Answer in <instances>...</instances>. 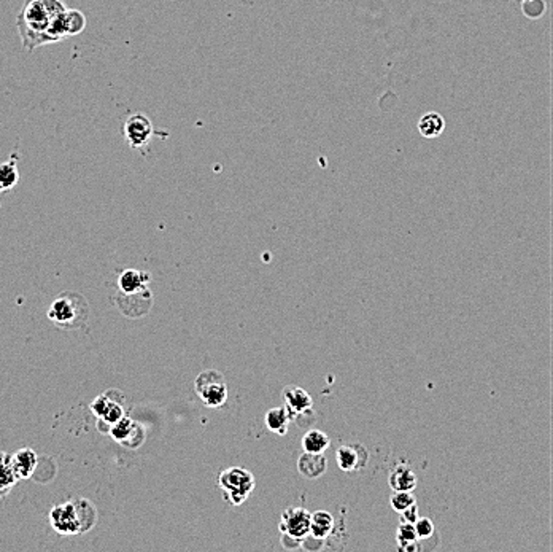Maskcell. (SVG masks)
<instances>
[{"instance_id": "obj_16", "label": "cell", "mask_w": 553, "mask_h": 552, "mask_svg": "<svg viewBox=\"0 0 553 552\" xmlns=\"http://www.w3.org/2000/svg\"><path fill=\"white\" fill-rule=\"evenodd\" d=\"M445 119L440 113L428 112L419 119V130L426 139H436L444 133Z\"/></svg>"}, {"instance_id": "obj_25", "label": "cell", "mask_w": 553, "mask_h": 552, "mask_svg": "<svg viewBox=\"0 0 553 552\" xmlns=\"http://www.w3.org/2000/svg\"><path fill=\"white\" fill-rule=\"evenodd\" d=\"M415 527V533L419 536V540L430 538L431 535L436 533V527L432 524V520L430 518H419L414 524Z\"/></svg>"}, {"instance_id": "obj_27", "label": "cell", "mask_w": 553, "mask_h": 552, "mask_svg": "<svg viewBox=\"0 0 553 552\" xmlns=\"http://www.w3.org/2000/svg\"><path fill=\"white\" fill-rule=\"evenodd\" d=\"M325 541L323 538H318V536L314 535H305L303 540H301V548L305 551H321L325 548Z\"/></svg>"}, {"instance_id": "obj_3", "label": "cell", "mask_w": 553, "mask_h": 552, "mask_svg": "<svg viewBox=\"0 0 553 552\" xmlns=\"http://www.w3.org/2000/svg\"><path fill=\"white\" fill-rule=\"evenodd\" d=\"M255 485V476L240 466H231L220 473V487L223 490V498L233 506L242 505L253 492Z\"/></svg>"}, {"instance_id": "obj_11", "label": "cell", "mask_w": 553, "mask_h": 552, "mask_svg": "<svg viewBox=\"0 0 553 552\" xmlns=\"http://www.w3.org/2000/svg\"><path fill=\"white\" fill-rule=\"evenodd\" d=\"M328 470V460L323 454L304 452L298 460V471L305 479H318Z\"/></svg>"}, {"instance_id": "obj_30", "label": "cell", "mask_w": 553, "mask_h": 552, "mask_svg": "<svg viewBox=\"0 0 553 552\" xmlns=\"http://www.w3.org/2000/svg\"><path fill=\"white\" fill-rule=\"evenodd\" d=\"M3 192H5L3 187H2V185H0V193H3Z\"/></svg>"}, {"instance_id": "obj_29", "label": "cell", "mask_w": 553, "mask_h": 552, "mask_svg": "<svg viewBox=\"0 0 553 552\" xmlns=\"http://www.w3.org/2000/svg\"><path fill=\"white\" fill-rule=\"evenodd\" d=\"M281 546H283L285 549H299L301 540L294 538V536L286 535V533H281Z\"/></svg>"}, {"instance_id": "obj_4", "label": "cell", "mask_w": 553, "mask_h": 552, "mask_svg": "<svg viewBox=\"0 0 553 552\" xmlns=\"http://www.w3.org/2000/svg\"><path fill=\"white\" fill-rule=\"evenodd\" d=\"M196 393L207 408H221L228 400V385L224 376L216 369L202 371L194 382Z\"/></svg>"}, {"instance_id": "obj_5", "label": "cell", "mask_w": 553, "mask_h": 552, "mask_svg": "<svg viewBox=\"0 0 553 552\" xmlns=\"http://www.w3.org/2000/svg\"><path fill=\"white\" fill-rule=\"evenodd\" d=\"M123 135L130 148L147 147L154 135V126L152 119L143 113L130 115L124 122Z\"/></svg>"}, {"instance_id": "obj_24", "label": "cell", "mask_w": 553, "mask_h": 552, "mask_svg": "<svg viewBox=\"0 0 553 552\" xmlns=\"http://www.w3.org/2000/svg\"><path fill=\"white\" fill-rule=\"evenodd\" d=\"M391 508H393L396 513H401L405 508H409L410 505L415 503V495L414 492L410 490H395V494L391 495L390 498Z\"/></svg>"}, {"instance_id": "obj_14", "label": "cell", "mask_w": 553, "mask_h": 552, "mask_svg": "<svg viewBox=\"0 0 553 552\" xmlns=\"http://www.w3.org/2000/svg\"><path fill=\"white\" fill-rule=\"evenodd\" d=\"M390 487L393 490H410L414 492L416 487V476L414 470L409 465L401 463L391 471L390 474Z\"/></svg>"}, {"instance_id": "obj_19", "label": "cell", "mask_w": 553, "mask_h": 552, "mask_svg": "<svg viewBox=\"0 0 553 552\" xmlns=\"http://www.w3.org/2000/svg\"><path fill=\"white\" fill-rule=\"evenodd\" d=\"M288 425H290V415L285 406L283 408L269 409L268 414H266V426L275 435L285 436L288 433Z\"/></svg>"}, {"instance_id": "obj_13", "label": "cell", "mask_w": 553, "mask_h": 552, "mask_svg": "<svg viewBox=\"0 0 553 552\" xmlns=\"http://www.w3.org/2000/svg\"><path fill=\"white\" fill-rule=\"evenodd\" d=\"M12 468L16 479L31 478L34 470L37 468V455L32 449H21L12 455Z\"/></svg>"}, {"instance_id": "obj_2", "label": "cell", "mask_w": 553, "mask_h": 552, "mask_svg": "<svg viewBox=\"0 0 553 552\" xmlns=\"http://www.w3.org/2000/svg\"><path fill=\"white\" fill-rule=\"evenodd\" d=\"M88 317V301L84 299V296L73 292L59 295L48 310V319L65 330L78 328L86 323Z\"/></svg>"}, {"instance_id": "obj_21", "label": "cell", "mask_w": 553, "mask_h": 552, "mask_svg": "<svg viewBox=\"0 0 553 552\" xmlns=\"http://www.w3.org/2000/svg\"><path fill=\"white\" fill-rule=\"evenodd\" d=\"M18 180H19L18 158L12 157V159L0 164V185H2L5 192H7V189L16 187Z\"/></svg>"}, {"instance_id": "obj_9", "label": "cell", "mask_w": 553, "mask_h": 552, "mask_svg": "<svg viewBox=\"0 0 553 552\" xmlns=\"http://www.w3.org/2000/svg\"><path fill=\"white\" fill-rule=\"evenodd\" d=\"M49 522L54 531L59 535H78L80 533V524L77 513H75V506L72 501L67 503L54 506L49 513Z\"/></svg>"}, {"instance_id": "obj_10", "label": "cell", "mask_w": 553, "mask_h": 552, "mask_svg": "<svg viewBox=\"0 0 553 552\" xmlns=\"http://www.w3.org/2000/svg\"><path fill=\"white\" fill-rule=\"evenodd\" d=\"M153 303V295L148 288L142 290V292L137 293H121L119 295L118 304L121 308L123 312L129 317H142V315L148 314L150 308H152Z\"/></svg>"}, {"instance_id": "obj_7", "label": "cell", "mask_w": 553, "mask_h": 552, "mask_svg": "<svg viewBox=\"0 0 553 552\" xmlns=\"http://www.w3.org/2000/svg\"><path fill=\"white\" fill-rule=\"evenodd\" d=\"M280 531L294 536L298 540H303L310 531V511L299 508V506L285 509L283 514H281Z\"/></svg>"}, {"instance_id": "obj_23", "label": "cell", "mask_w": 553, "mask_h": 552, "mask_svg": "<svg viewBox=\"0 0 553 552\" xmlns=\"http://www.w3.org/2000/svg\"><path fill=\"white\" fill-rule=\"evenodd\" d=\"M134 422L132 420H130L128 415H123L121 419L118 420L117 424H113L112 426H110V435L113 436V439L115 441H118V443H124L126 439L129 438V435H130V431L134 430Z\"/></svg>"}, {"instance_id": "obj_1", "label": "cell", "mask_w": 553, "mask_h": 552, "mask_svg": "<svg viewBox=\"0 0 553 552\" xmlns=\"http://www.w3.org/2000/svg\"><path fill=\"white\" fill-rule=\"evenodd\" d=\"M67 7L62 0H24L16 18V27L24 49L59 43L69 38L65 24Z\"/></svg>"}, {"instance_id": "obj_6", "label": "cell", "mask_w": 553, "mask_h": 552, "mask_svg": "<svg viewBox=\"0 0 553 552\" xmlns=\"http://www.w3.org/2000/svg\"><path fill=\"white\" fill-rule=\"evenodd\" d=\"M283 400L290 420H299L304 415H311L314 413V400L303 387L288 385L283 390Z\"/></svg>"}, {"instance_id": "obj_18", "label": "cell", "mask_w": 553, "mask_h": 552, "mask_svg": "<svg viewBox=\"0 0 553 552\" xmlns=\"http://www.w3.org/2000/svg\"><path fill=\"white\" fill-rule=\"evenodd\" d=\"M396 543H398V548L404 552H420L419 536L415 533L414 524L401 522L398 531H396Z\"/></svg>"}, {"instance_id": "obj_31", "label": "cell", "mask_w": 553, "mask_h": 552, "mask_svg": "<svg viewBox=\"0 0 553 552\" xmlns=\"http://www.w3.org/2000/svg\"><path fill=\"white\" fill-rule=\"evenodd\" d=\"M523 2H528V0H523Z\"/></svg>"}, {"instance_id": "obj_28", "label": "cell", "mask_w": 553, "mask_h": 552, "mask_svg": "<svg viewBox=\"0 0 553 552\" xmlns=\"http://www.w3.org/2000/svg\"><path fill=\"white\" fill-rule=\"evenodd\" d=\"M420 511H419V505L414 503L410 505L409 508H405L404 511H401V522H407V524H415L416 519L420 518Z\"/></svg>"}, {"instance_id": "obj_8", "label": "cell", "mask_w": 553, "mask_h": 552, "mask_svg": "<svg viewBox=\"0 0 553 552\" xmlns=\"http://www.w3.org/2000/svg\"><path fill=\"white\" fill-rule=\"evenodd\" d=\"M336 460H338V465L342 471L353 473V471H361L368 466L369 452L360 443L344 444L336 452Z\"/></svg>"}, {"instance_id": "obj_26", "label": "cell", "mask_w": 553, "mask_h": 552, "mask_svg": "<svg viewBox=\"0 0 553 552\" xmlns=\"http://www.w3.org/2000/svg\"><path fill=\"white\" fill-rule=\"evenodd\" d=\"M545 12V2L544 0H528V2H523V13L526 14L528 18H541Z\"/></svg>"}, {"instance_id": "obj_17", "label": "cell", "mask_w": 553, "mask_h": 552, "mask_svg": "<svg viewBox=\"0 0 553 552\" xmlns=\"http://www.w3.org/2000/svg\"><path fill=\"white\" fill-rule=\"evenodd\" d=\"M72 503L75 506V513H77L78 524H80V533H84V531L91 530L95 520H97V514H95L94 505L89 500L80 498V500H72Z\"/></svg>"}, {"instance_id": "obj_12", "label": "cell", "mask_w": 553, "mask_h": 552, "mask_svg": "<svg viewBox=\"0 0 553 552\" xmlns=\"http://www.w3.org/2000/svg\"><path fill=\"white\" fill-rule=\"evenodd\" d=\"M150 280H152V275L148 273H143V271H134L128 269L121 273L118 280L119 290L121 293H137L142 292V290L148 288Z\"/></svg>"}, {"instance_id": "obj_20", "label": "cell", "mask_w": 553, "mask_h": 552, "mask_svg": "<svg viewBox=\"0 0 553 552\" xmlns=\"http://www.w3.org/2000/svg\"><path fill=\"white\" fill-rule=\"evenodd\" d=\"M331 446V438L321 430H309L303 438V448L305 452L323 454Z\"/></svg>"}, {"instance_id": "obj_15", "label": "cell", "mask_w": 553, "mask_h": 552, "mask_svg": "<svg viewBox=\"0 0 553 552\" xmlns=\"http://www.w3.org/2000/svg\"><path fill=\"white\" fill-rule=\"evenodd\" d=\"M336 520L333 514L328 511H315L314 514L310 513V535L318 536V538L328 540L329 535L334 531Z\"/></svg>"}, {"instance_id": "obj_22", "label": "cell", "mask_w": 553, "mask_h": 552, "mask_svg": "<svg viewBox=\"0 0 553 552\" xmlns=\"http://www.w3.org/2000/svg\"><path fill=\"white\" fill-rule=\"evenodd\" d=\"M16 481L12 468V455L0 452V495L7 494Z\"/></svg>"}]
</instances>
